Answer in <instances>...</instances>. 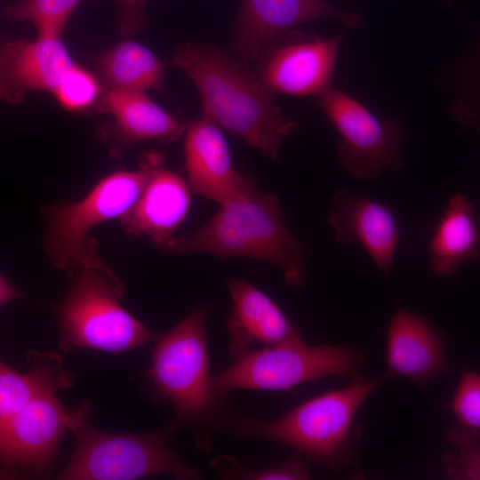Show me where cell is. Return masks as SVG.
Here are the masks:
<instances>
[{"instance_id":"29","label":"cell","mask_w":480,"mask_h":480,"mask_svg":"<svg viewBox=\"0 0 480 480\" xmlns=\"http://www.w3.org/2000/svg\"><path fill=\"white\" fill-rule=\"evenodd\" d=\"M22 297L24 294L0 274V307Z\"/></svg>"},{"instance_id":"17","label":"cell","mask_w":480,"mask_h":480,"mask_svg":"<svg viewBox=\"0 0 480 480\" xmlns=\"http://www.w3.org/2000/svg\"><path fill=\"white\" fill-rule=\"evenodd\" d=\"M233 302L226 321L228 349L236 357L256 343L276 346L301 340L299 329L269 296L250 282L233 278L227 283Z\"/></svg>"},{"instance_id":"7","label":"cell","mask_w":480,"mask_h":480,"mask_svg":"<svg viewBox=\"0 0 480 480\" xmlns=\"http://www.w3.org/2000/svg\"><path fill=\"white\" fill-rule=\"evenodd\" d=\"M213 376L218 389L282 391L330 376L362 380L364 356L345 345L308 346L303 340L260 349L250 348Z\"/></svg>"},{"instance_id":"25","label":"cell","mask_w":480,"mask_h":480,"mask_svg":"<svg viewBox=\"0 0 480 480\" xmlns=\"http://www.w3.org/2000/svg\"><path fill=\"white\" fill-rule=\"evenodd\" d=\"M479 430L459 424L447 433V443L457 449V453H444L443 461L447 475L453 479L480 478Z\"/></svg>"},{"instance_id":"1","label":"cell","mask_w":480,"mask_h":480,"mask_svg":"<svg viewBox=\"0 0 480 480\" xmlns=\"http://www.w3.org/2000/svg\"><path fill=\"white\" fill-rule=\"evenodd\" d=\"M171 63L195 84L203 116L276 161L284 139L298 129L273 102L257 72L216 47L186 43Z\"/></svg>"},{"instance_id":"15","label":"cell","mask_w":480,"mask_h":480,"mask_svg":"<svg viewBox=\"0 0 480 480\" xmlns=\"http://www.w3.org/2000/svg\"><path fill=\"white\" fill-rule=\"evenodd\" d=\"M143 160L148 178L120 221L126 233L145 236L164 248L188 212L190 189L182 177L164 167L161 155L148 154Z\"/></svg>"},{"instance_id":"22","label":"cell","mask_w":480,"mask_h":480,"mask_svg":"<svg viewBox=\"0 0 480 480\" xmlns=\"http://www.w3.org/2000/svg\"><path fill=\"white\" fill-rule=\"evenodd\" d=\"M30 369L19 372L0 359V425L19 412L43 390L72 385V376L64 369L56 353L32 352Z\"/></svg>"},{"instance_id":"30","label":"cell","mask_w":480,"mask_h":480,"mask_svg":"<svg viewBox=\"0 0 480 480\" xmlns=\"http://www.w3.org/2000/svg\"><path fill=\"white\" fill-rule=\"evenodd\" d=\"M444 1L446 2V3L448 2V0H444Z\"/></svg>"},{"instance_id":"23","label":"cell","mask_w":480,"mask_h":480,"mask_svg":"<svg viewBox=\"0 0 480 480\" xmlns=\"http://www.w3.org/2000/svg\"><path fill=\"white\" fill-rule=\"evenodd\" d=\"M81 0H21L5 10L7 18L31 23L37 36H60Z\"/></svg>"},{"instance_id":"16","label":"cell","mask_w":480,"mask_h":480,"mask_svg":"<svg viewBox=\"0 0 480 480\" xmlns=\"http://www.w3.org/2000/svg\"><path fill=\"white\" fill-rule=\"evenodd\" d=\"M185 168L189 189L221 204L243 187L246 176L236 170L220 126L204 116L185 130Z\"/></svg>"},{"instance_id":"6","label":"cell","mask_w":480,"mask_h":480,"mask_svg":"<svg viewBox=\"0 0 480 480\" xmlns=\"http://www.w3.org/2000/svg\"><path fill=\"white\" fill-rule=\"evenodd\" d=\"M89 410L87 401L70 410L68 430L76 437V448L59 479L134 480L165 473L180 480L202 477L197 468L184 464L168 448L167 430L148 434L101 431L90 424Z\"/></svg>"},{"instance_id":"14","label":"cell","mask_w":480,"mask_h":480,"mask_svg":"<svg viewBox=\"0 0 480 480\" xmlns=\"http://www.w3.org/2000/svg\"><path fill=\"white\" fill-rule=\"evenodd\" d=\"M76 63L60 36H37L0 45V100L24 102L29 91L53 92Z\"/></svg>"},{"instance_id":"19","label":"cell","mask_w":480,"mask_h":480,"mask_svg":"<svg viewBox=\"0 0 480 480\" xmlns=\"http://www.w3.org/2000/svg\"><path fill=\"white\" fill-rule=\"evenodd\" d=\"M96 106L113 116L115 135L124 145L144 140L171 144L183 136L187 127L146 92L103 90Z\"/></svg>"},{"instance_id":"2","label":"cell","mask_w":480,"mask_h":480,"mask_svg":"<svg viewBox=\"0 0 480 480\" xmlns=\"http://www.w3.org/2000/svg\"><path fill=\"white\" fill-rule=\"evenodd\" d=\"M210 312L209 308H198L168 332L155 336L147 376L154 396L173 408L167 432L192 430L201 452L212 449L215 433L224 431L237 414L211 374L206 335Z\"/></svg>"},{"instance_id":"3","label":"cell","mask_w":480,"mask_h":480,"mask_svg":"<svg viewBox=\"0 0 480 480\" xmlns=\"http://www.w3.org/2000/svg\"><path fill=\"white\" fill-rule=\"evenodd\" d=\"M192 234L172 237L164 249L207 253L221 259L246 257L270 263L291 288L307 277V249L289 230L278 197L263 192L251 176L241 189Z\"/></svg>"},{"instance_id":"8","label":"cell","mask_w":480,"mask_h":480,"mask_svg":"<svg viewBox=\"0 0 480 480\" xmlns=\"http://www.w3.org/2000/svg\"><path fill=\"white\" fill-rule=\"evenodd\" d=\"M141 169L120 171L99 181L81 200L47 210L46 251L53 265L69 274L98 256L91 231L101 223L122 217L133 205L148 178Z\"/></svg>"},{"instance_id":"4","label":"cell","mask_w":480,"mask_h":480,"mask_svg":"<svg viewBox=\"0 0 480 480\" xmlns=\"http://www.w3.org/2000/svg\"><path fill=\"white\" fill-rule=\"evenodd\" d=\"M383 380H354L347 387L312 397L271 421L237 413L224 431L236 438L280 443L312 461L340 468L353 456L356 416Z\"/></svg>"},{"instance_id":"13","label":"cell","mask_w":480,"mask_h":480,"mask_svg":"<svg viewBox=\"0 0 480 480\" xmlns=\"http://www.w3.org/2000/svg\"><path fill=\"white\" fill-rule=\"evenodd\" d=\"M326 220L334 230L336 242L360 244L381 273L389 275L401 238L399 223L389 206L369 196L340 188L333 193Z\"/></svg>"},{"instance_id":"28","label":"cell","mask_w":480,"mask_h":480,"mask_svg":"<svg viewBox=\"0 0 480 480\" xmlns=\"http://www.w3.org/2000/svg\"><path fill=\"white\" fill-rule=\"evenodd\" d=\"M117 29L124 37H131L142 31L148 24L144 7L148 0H116Z\"/></svg>"},{"instance_id":"12","label":"cell","mask_w":480,"mask_h":480,"mask_svg":"<svg viewBox=\"0 0 480 480\" xmlns=\"http://www.w3.org/2000/svg\"><path fill=\"white\" fill-rule=\"evenodd\" d=\"M331 19L347 28H362L364 18L327 0H242L230 46L232 54L255 62L276 37L304 22Z\"/></svg>"},{"instance_id":"11","label":"cell","mask_w":480,"mask_h":480,"mask_svg":"<svg viewBox=\"0 0 480 480\" xmlns=\"http://www.w3.org/2000/svg\"><path fill=\"white\" fill-rule=\"evenodd\" d=\"M60 388L38 393L19 412L0 425V468L45 476L51 471L70 410L58 396Z\"/></svg>"},{"instance_id":"20","label":"cell","mask_w":480,"mask_h":480,"mask_svg":"<svg viewBox=\"0 0 480 480\" xmlns=\"http://www.w3.org/2000/svg\"><path fill=\"white\" fill-rule=\"evenodd\" d=\"M480 259V227L476 206L463 193L450 196L429 241V267L442 277L454 276L467 261Z\"/></svg>"},{"instance_id":"27","label":"cell","mask_w":480,"mask_h":480,"mask_svg":"<svg viewBox=\"0 0 480 480\" xmlns=\"http://www.w3.org/2000/svg\"><path fill=\"white\" fill-rule=\"evenodd\" d=\"M450 408L460 425L480 429V375L466 371L453 394Z\"/></svg>"},{"instance_id":"24","label":"cell","mask_w":480,"mask_h":480,"mask_svg":"<svg viewBox=\"0 0 480 480\" xmlns=\"http://www.w3.org/2000/svg\"><path fill=\"white\" fill-rule=\"evenodd\" d=\"M210 464L219 477L226 480H307L311 477L303 457L297 452L284 462L261 469L246 468L228 455L217 456Z\"/></svg>"},{"instance_id":"18","label":"cell","mask_w":480,"mask_h":480,"mask_svg":"<svg viewBox=\"0 0 480 480\" xmlns=\"http://www.w3.org/2000/svg\"><path fill=\"white\" fill-rule=\"evenodd\" d=\"M387 372L424 385L447 370L444 340L424 316L400 308L387 330Z\"/></svg>"},{"instance_id":"21","label":"cell","mask_w":480,"mask_h":480,"mask_svg":"<svg viewBox=\"0 0 480 480\" xmlns=\"http://www.w3.org/2000/svg\"><path fill=\"white\" fill-rule=\"evenodd\" d=\"M93 62L104 90H164L166 62L130 37L97 54Z\"/></svg>"},{"instance_id":"10","label":"cell","mask_w":480,"mask_h":480,"mask_svg":"<svg viewBox=\"0 0 480 480\" xmlns=\"http://www.w3.org/2000/svg\"><path fill=\"white\" fill-rule=\"evenodd\" d=\"M344 34L322 37L288 30L262 50L255 61V71L272 95L318 97L332 87Z\"/></svg>"},{"instance_id":"5","label":"cell","mask_w":480,"mask_h":480,"mask_svg":"<svg viewBox=\"0 0 480 480\" xmlns=\"http://www.w3.org/2000/svg\"><path fill=\"white\" fill-rule=\"evenodd\" d=\"M69 275L71 289L55 307L62 351L83 348L121 353L154 340V333L122 307L124 284L99 256Z\"/></svg>"},{"instance_id":"9","label":"cell","mask_w":480,"mask_h":480,"mask_svg":"<svg viewBox=\"0 0 480 480\" xmlns=\"http://www.w3.org/2000/svg\"><path fill=\"white\" fill-rule=\"evenodd\" d=\"M317 99L340 135L336 156L349 177L369 180L400 169L405 131L396 120L377 117L362 102L332 87Z\"/></svg>"},{"instance_id":"26","label":"cell","mask_w":480,"mask_h":480,"mask_svg":"<svg viewBox=\"0 0 480 480\" xmlns=\"http://www.w3.org/2000/svg\"><path fill=\"white\" fill-rule=\"evenodd\" d=\"M102 85L96 75L76 64L61 78L53 94L61 107L70 111H82L96 105Z\"/></svg>"}]
</instances>
